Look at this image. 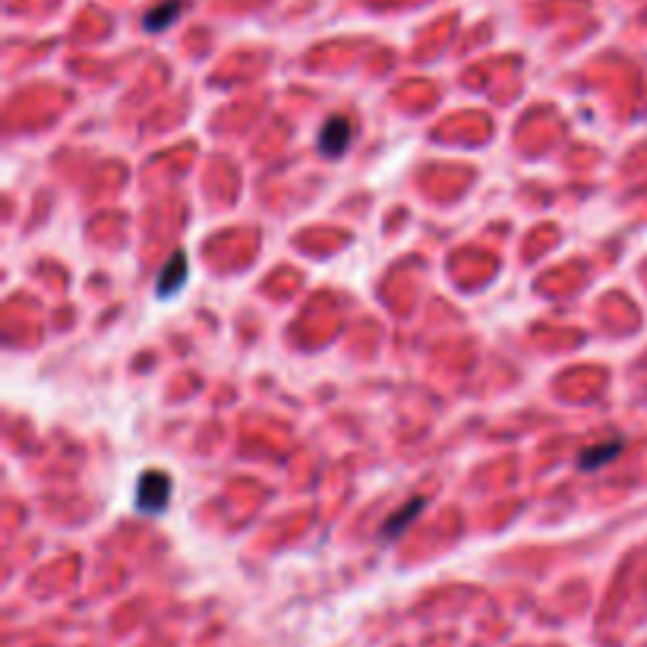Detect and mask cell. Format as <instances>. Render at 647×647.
Masks as SVG:
<instances>
[{
  "mask_svg": "<svg viewBox=\"0 0 647 647\" xmlns=\"http://www.w3.org/2000/svg\"><path fill=\"white\" fill-rule=\"evenodd\" d=\"M187 272H190L187 253H174V256L168 259V266L161 269L159 285H155V294H159V300H165V297L177 294V291L183 288V285H187Z\"/></svg>",
  "mask_w": 647,
  "mask_h": 647,
  "instance_id": "obj_3",
  "label": "cell"
},
{
  "mask_svg": "<svg viewBox=\"0 0 647 647\" xmlns=\"http://www.w3.org/2000/svg\"><path fill=\"white\" fill-rule=\"evenodd\" d=\"M619 452H622V439H610V442L590 446L588 452H581V458H578V468L597 471V468H604V464H610V461H616Z\"/></svg>",
  "mask_w": 647,
  "mask_h": 647,
  "instance_id": "obj_4",
  "label": "cell"
},
{
  "mask_svg": "<svg viewBox=\"0 0 647 647\" xmlns=\"http://www.w3.org/2000/svg\"><path fill=\"white\" fill-rule=\"evenodd\" d=\"M351 136H354L351 121L335 114L323 123V129H319V149H323V155H329V159H339V155H345Z\"/></svg>",
  "mask_w": 647,
  "mask_h": 647,
  "instance_id": "obj_2",
  "label": "cell"
},
{
  "mask_svg": "<svg viewBox=\"0 0 647 647\" xmlns=\"http://www.w3.org/2000/svg\"><path fill=\"white\" fill-rule=\"evenodd\" d=\"M171 499V477L165 471H143L136 483V509L145 515H159Z\"/></svg>",
  "mask_w": 647,
  "mask_h": 647,
  "instance_id": "obj_1",
  "label": "cell"
},
{
  "mask_svg": "<svg viewBox=\"0 0 647 647\" xmlns=\"http://www.w3.org/2000/svg\"><path fill=\"white\" fill-rule=\"evenodd\" d=\"M180 10H183L180 0H161V4H155V7L143 16V26L149 32H165L171 22H177Z\"/></svg>",
  "mask_w": 647,
  "mask_h": 647,
  "instance_id": "obj_6",
  "label": "cell"
},
{
  "mask_svg": "<svg viewBox=\"0 0 647 647\" xmlns=\"http://www.w3.org/2000/svg\"><path fill=\"white\" fill-rule=\"evenodd\" d=\"M420 511H424V499L414 496L408 505H401V509H398L395 515H392V518H388V521H386V525H382V540H395V537H401L404 527H408L410 521H414V518L420 515Z\"/></svg>",
  "mask_w": 647,
  "mask_h": 647,
  "instance_id": "obj_5",
  "label": "cell"
}]
</instances>
